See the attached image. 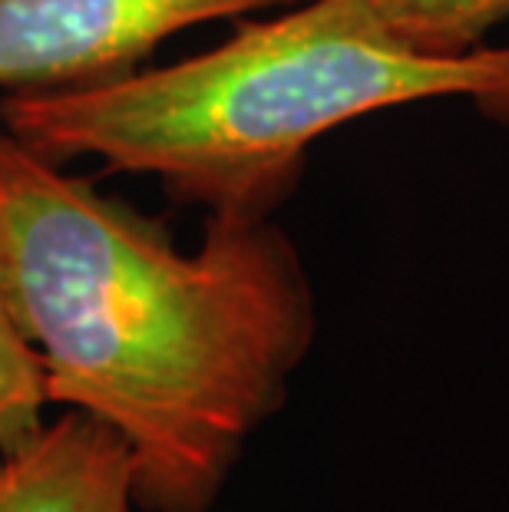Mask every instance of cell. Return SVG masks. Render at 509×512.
I'll list each match as a JSON object with an SVG mask.
<instances>
[{
  "mask_svg": "<svg viewBox=\"0 0 509 512\" xmlns=\"http://www.w3.org/2000/svg\"><path fill=\"white\" fill-rule=\"evenodd\" d=\"M301 0H0V90H80L139 70L182 30Z\"/></svg>",
  "mask_w": 509,
  "mask_h": 512,
  "instance_id": "cell-3",
  "label": "cell"
},
{
  "mask_svg": "<svg viewBox=\"0 0 509 512\" xmlns=\"http://www.w3.org/2000/svg\"><path fill=\"white\" fill-rule=\"evenodd\" d=\"M136 470L126 443L67 410L0 453V512H133Z\"/></svg>",
  "mask_w": 509,
  "mask_h": 512,
  "instance_id": "cell-4",
  "label": "cell"
},
{
  "mask_svg": "<svg viewBox=\"0 0 509 512\" xmlns=\"http://www.w3.org/2000/svg\"><path fill=\"white\" fill-rule=\"evenodd\" d=\"M443 96L509 126V47L433 57L367 0H301L199 57L53 93H7L0 126L53 162L96 156L209 215L272 219L308 149L351 119Z\"/></svg>",
  "mask_w": 509,
  "mask_h": 512,
  "instance_id": "cell-2",
  "label": "cell"
},
{
  "mask_svg": "<svg viewBox=\"0 0 509 512\" xmlns=\"http://www.w3.org/2000/svg\"><path fill=\"white\" fill-rule=\"evenodd\" d=\"M47 394H43V370L20 334L10 311L4 278H0V453L14 450L43 423Z\"/></svg>",
  "mask_w": 509,
  "mask_h": 512,
  "instance_id": "cell-6",
  "label": "cell"
},
{
  "mask_svg": "<svg viewBox=\"0 0 509 512\" xmlns=\"http://www.w3.org/2000/svg\"><path fill=\"white\" fill-rule=\"evenodd\" d=\"M394 34L420 53L467 57L509 20V0H367Z\"/></svg>",
  "mask_w": 509,
  "mask_h": 512,
  "instance_id": "cell-5",
  "label": "cell"
},
{
  "mask_svg": "<svg viewBox=\"0 0 509 512\" xmlns=\"http://www.w3.org/2000/svg\"><path fill=\"white\" fill-rule=\"evenodd\" d=\"M0 278L43 394L126 443L136 506L209 512L318 334L272 219L209 215L196 252L0 126Z\"/></svg>",
  "mask_w": 509,
  "mask_h": 512,
  "instance_id": "cell-1",
  "label": "cell"
}]
</instances>
